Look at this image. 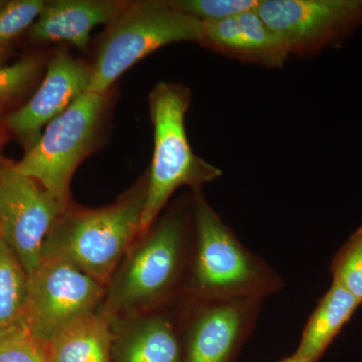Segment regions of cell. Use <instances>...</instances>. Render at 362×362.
<instances>
[{
  "label": "cell",
  "mask_w": 362,
  "mask_h": 362,
  "mask_svg": "<svg viewBox=\"0 0 362 362\" xmlns=\"http://www.w3.org/2000/svg\"><path fill=\"white\" fill-rule=\"evenodd\" d=\"M106 286L63 259L47 258L28 276L23 319L45 346L69 324L96 312Z\"/></svg>",
  "instance_id": "obj_7"
},
{
  "label": "cell",
  "mask_w": 362,
  "mask_h": 362,
  "mask_svg": "<svg viewBox=\"0 0 362 362\" xmlns=\"http://www.w3.org/2000/svg\"><path fill=\"white\" fill-rule=\"evenodd\" d=\"M119 362H177L180 342L168 317L154 315L124 331L117 344Z\"/></svg>",
  "instance_id": "obj_16"
},
{
  "label": "cell",
  "mask_w": 362,
  "mask_h": 362,
  "mask_svg": "<svg viewBox=\"0 0 362 362\" xmlns=\"http://www.w3.org/2000/svg\"><path fill=\"white\" fill-rule=\"evenodd\" d=\"M358 230H361V235H362V226H361V228H358Z\"/></svg>",
  "instance_id": "obj_24"
},
{
  "label": "cell",
  "mask_w": 362,
  "mask_h": 362,
  "mask_svg": "<svg viewBox=\"0 0 362 362\" xmlns=\"http://www.w3.org/2000/svg\"><path fill=\"white\" fill-rule=\"evenodd\" d=\"M0 362H47L45 345L33 337L23 317L0 330Z\"/></svg>",
  "instance_id": "obj_20"
},
{
  "label": "cell",
  "mask_w": 362,
  "mask_h": 362,
  "mask_svg": "<svg viewBox=\"0 0 362 362\" xmlns=\"http://www.w3.org/2000/svg\"><path fill=\"white\" fill-rule=\"evenodd\" d=\"M187 221L180 211L166 214L140 235L112 279L103 313L109 319L139 313L161 304L180 280L185 259Z\"/></svg>",
  "instance_id": "obj_5"
},
{
  "label": "cell",
  "mask_w": 362,
  "mask_h": 362,
  "mask_svg": "<svg viewBox=\"0 0 362 362\" xmlns=\"http://www.w3.org/2000/svg\"><path fill=\"white\" fill-rule=\"evenodd\" d=\"M147 175L109 206L68 209L47 235L42 259H63L104 286L141 235Z\"/></svg>",
  "instance_id": "obj_1"
},
{
  "label": "cell",
  "mask_w": 362,
  "mask_h": 362,
  "mask_svg": "<svg viewBox=\"0 0 362 362\" xmlns=\"http://www.w3.org/2000/svg\"><path fill=\"white\" fill-rule=\"evenodd\" d=\"M333 282L362 303V235L357 228L335 255L330 267Z\"/></svg>",
  "instance_id": "obj_19"
},
{
  "label": "cell",
  "mask_w": 362,
  "mask_h": 362,
  "mask_svg": "<svg viewBox=\"0 0 362 362\" xmlns=\"http://www.w3.org/2000/svg\"><path fill=\"white\" fill-rule=\"evenodd\" d=\"M125 2L112 0H54L45 2L39 18L28 30L35 44L66 42L78 49L89 45L90 35L98 25H109Z\"/></svg>",
  "instance_id": "obj_13"
},
{
  "label": "cell",
  "mask_w": 362,
  "mask_h": 362,
  "mask_svg": "<svg viewBox=\"0 0 362 362\" xmlns=\"http://www.w3.org/2000/svg\"><path fill=\"white\" fill-rule=\"evenodd\" d=\"M42 0H13L0 6V64L18 37L30 30L45 6Z\"/></svg>",
  "instance_id": "obj_18"
},
{
  "label": "cell",
  "mask_w": 362,
  "mask_h": 362,
  "mask_svg": "<svg viewBox=\"0 0 362 362\" xmlns=\"http://www.w3.org/2000/svg\"><path fill=\"white\" fill-rule=\"evenodd\" d=\"M1 240H2V238H1V235H0V243H1Z\"/></svg>",
  "instance_id": "obj_26"
},
{
  "label": "cell",
  "mask_w": 362,
  "mask_h": 362,
  "mask_svg": "<svg viewBox=\"0 0 362 362\" xmlns=\"http://www.w3.org/2000/svg\"><path fill=\"white\" fill-rule=\"evenodd\" d=\"M280 362H303L301 359L298 358L295 354H293L292 356L288 357V358L283 359L282 361Z\"/></svg>",
  "instance_id": "obj_23"
},
{
  "label": "cell",
  "mask_w": 362,
  "mask_h": 362,
  "mask_svg": "<svg viewBox=\"0 0 362 362\" xmlns=\"http://www.w3.org/2000/svg\"><path fill=\"white\" fill-rule=\"evenodd\" d=\"M194 192L195 246L185 291L199 300H263L279 291L278 274L243 246L201 190Z\"/></svg>",
  "instance_id": "obj_2"
},
{
  "label": "cell",
  "mask_w": 362,
  "mask_h": 362,
  "mask_svg": "<svg viewBox=\"0 0 362 362\" xmlns=\"http://www.w3.org/2000/svg\"><path fill=\"white\" fill-rule=\"evenodd\" d=\"M68 207L13 164H0V235L26 275L42 264L47 235Z\"/></svg>",
  "instance_id": "obj_8"
},
{
  "label": "cell",
  "mask_w": 362,
  "mask_h": 362,
  "mask_svg": "<svg viewBox=\"0 0 362 362\" xmlns=\"http://www.w3.org/2000/svg\"><path fill=\"white\" fill-rule=\"evenodd\" d=\"M258 13L299 58L339 44L362 26V0H262Z\"/></svg>",
  "instance_id": "obj_9"
},
{
  "label": "cell",
  "mask_w": 362,
  "mask_h": 362,
  "mask_svg": "<svg viewBox=\"0 0 362 362\" xmlns=\"http://www.w3.org/2000/svg\"><path fill=\"white\" fill-rule=\"evenodd\" d=\"M199 301L188 323L187 362H228L254 328L262 300Z\"/></svg>",
  "instance_id": "obj_10"
},
{
  "label": "cell",
  "mask_w": 362,
  "mask_h": 362,
  "mask_svg": "<svg viewBox=\"0 0 362 362\" xmlns=\"http://www.w3.org/2000/svg\"><path fill=\"white\" fill-rule=\"evenodd\" d=\"M192 100V90L178 83H158L150 93L154 149L140 235L148 232L178 188L199 192L223 175L220 168L197 156L188 141L185 116Z\"/></svg>",
  "instance_id": "obj_3"
},
{
  "label": "cell",
  "mask_w": 362,
  "mask_h": 362,
  "mask_svg": "<svg viewBox=\"0 0 362 362\" xmlns=\"http://www.w3.org/2000/svg\"><path fill=\"white\" fill-rule=\"evenodd\" d=\"M42 61L28 57L13 65L0 66V105L7 103L23 94L42 71Z\"/></svg>",
  "instance_id": "obj_22"
},
{
  "label": "cell",
  "mask_w": 362,
  "mask_h": 362,
  "mask_svg": "<svg viewBox=\"0 0 362 362\" xmlns=\"http://www.w3.org/2000/svg\"><path fill=\"white\" fill-rule=\"evenodd\" d=\"M0 141H1V133H0Z\"/></svg>",
  "instance_id": "obj_27"
},
{
  "label": "cell",
  "mask_w": 362,
  "mask_h": 362,
  "mask_svg": "<svg viewBox=\"0 0 362 362\" xmlns=\"http://www.w3.org/2000/svg\"><path fill=\"white\" fill-rule=\"evenodd\" d=\"M90 78V66L68 52H59L30 101L7 117V127L30 149L39 140L42 128L87 92Z\"/></svg>",
  "instance_id": "obj_11"
},
{
  "label": "cell",
  "mask_w": 362,
  "mask_h": 362,
  "mask_svg": "<svg viewBox=\"0 0 362 362\" xmlns=\"http://www.w3.org/2000/svg\"><path fill=\"white\" fill-rule=\"evenodd\" d=\"M361 303L332 282L305 326L295 356L303 362L319 361Z\"/></svg>",
  "instance_id": "obj_15"
},
{
  "label": "cell",
  "mask_w": 362,
  "mask_h": 362,
  "mask_svg": "<svg viewBox=\"0 0 362 362\" xmlns=\"http://www.w3.org/2000/svg\"><path fill=\"white\" fill-rule=\"evenodd\" d=\"M199 44L216 54L267 69H282L289 49L258 11L214 23H202Z\"/></svg>",
  "instance_id": "obj_12"
},
{
  "label": "cell",
  "mask_w": 362,
  "mask_h": 362,
  "mask_svg": "<svg viewBox=\"0 0 362 362\" xmlns=\"http://www.w3.org/2000/svg\"><path fill=\"white\" fill-rule=\"evenodd\" d=\"M2 4H4V1H0V6H2Z\"/></svg>",
  "instance_id": "obj_25"
},
{
  "label": "cell",
  "mask_w": 362,
  "mask_h": 362,
  "mask_svg": "<svg viewBox=\"0 0 362 362\" xmlns=\"http://www.w3.org/2000/svg\"><path fill=\"white\" fill-rule=\"evenodd\" d=\"M106 104L107 93L81 95L47 124L37 143L14 164L16 170L69 206L71 177L93 148Z\"/></svg>",
  "instance_id": "obj_6"
},
{
  "label": "cell",
  "mask_w": 362,
  "mask_h": 362,
  "mask_svg": "<svg viewBox=\"0 0 362 362\" xmlns=\"http://www.w3.org/2000/svg\"><path fill=\"white\" fill-rule=\"evenodd\" d=\"M28 275L4 240L0 243V330L20 320L25 311Z\"/></svg>",
  "instance_id": "obj_17"
},
{
  "label": "cell",
  "mask_w": 362,
  "mask_h": 362,
  "mask_svg": "<svg viewBox=\"0 0 362 362\" xmlns=\"http://www.w3.org/2000/svg\"><path fill=\"white\" fill-rule=\"evenodd\" d=\"M112 321L94 312L69 324L45 345L47 362H111Z\"/></svg>",
  "instance_id": "obj_14"
},
{
  "label": "cell",
  "mask_w": 362,
  "mask_h": 362,
  "mask_svg": "<svg viewBox=\"0 0 362 362\" xmlns=\"http://www.w3.org/2000/svg\"><path fill=\"white\" fill-rule=\"evenodd\" d=\"M180 13L202 23H214L247 11H258L262 0H170Z\"/></svg>",
  "instance_id": "obj_21"
},
{
  "label": "cell",
  "mask_w": 362,
  "mask_h": 362,
  "mask_svg": "<svg viewBox=\"0 0 362 362\" xmlns=\"http://www.w3.org/2000/svg\"><path fill=\"white\" fill-rule=\"evenodd\" d=\"M202 23L180 13L163 0L125 2L107 25L87 92L106 94L119 77L136 63L165 45L199 42Z\"/></svg>",
  "instance_id": "obj_4"
}]
</instances>
